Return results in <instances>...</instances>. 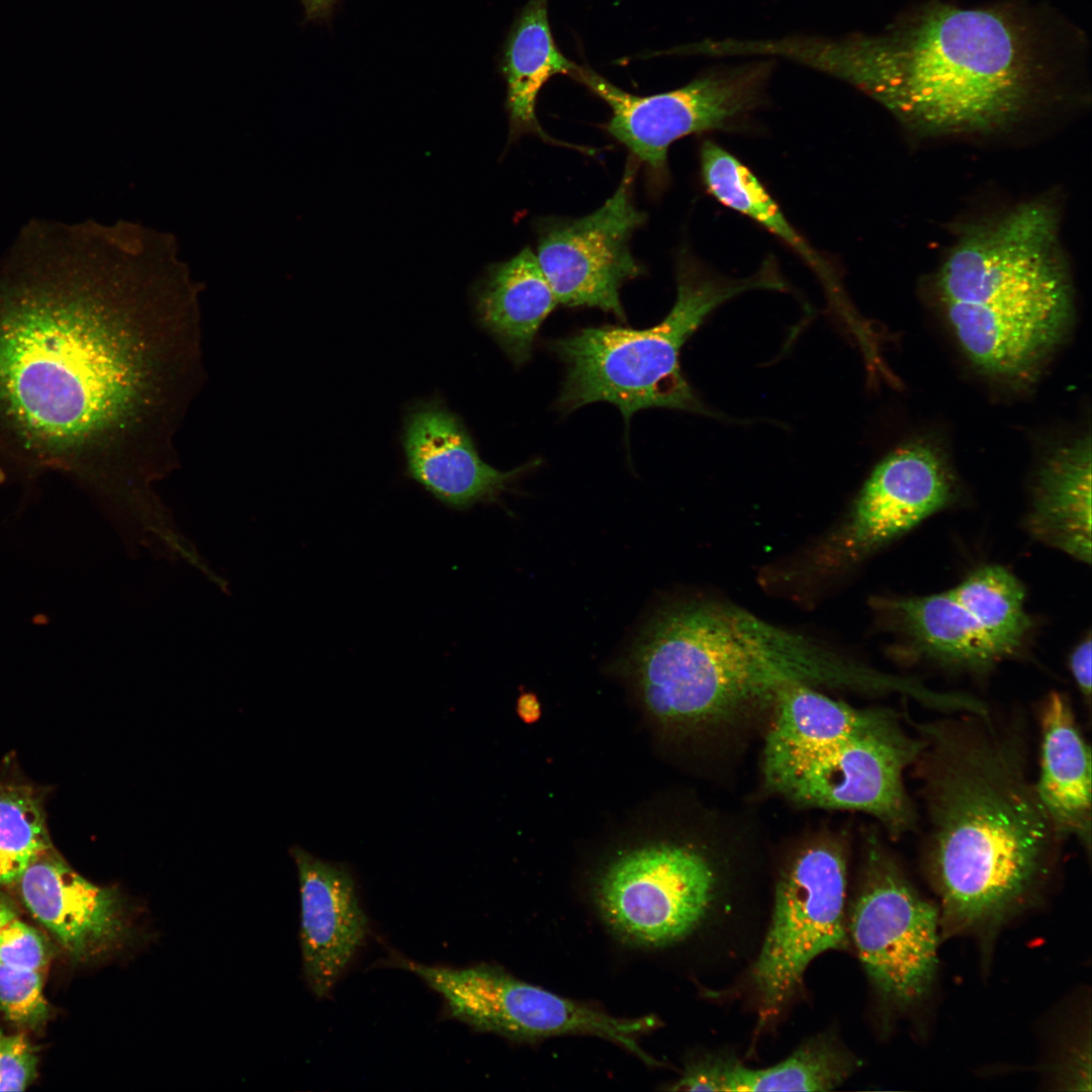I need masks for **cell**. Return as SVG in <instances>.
<instances>
[{"label": "cell", "mask_w": 1092, "mask_h": 1092, "mask_svg": "<svg viewBox=\"0 0 1092 1092\" xmlns=\"http://www.w3.org/2000/svg\"><path fill=\"white\" fill-rule=\"evenodd\" d=\"M576 66L554 42L547 0H529L511 29L503 62L513 133L534 132L543 140L552 141L536 117L538 92L553 75H570Z\"/></svg>", "instance_id": "obj_24"}, {"label": "cell", "mask_w": 1092, "mask_h": 1092, "mask_svg": "<svg viewBox=\"0 0 1092 1092\" xmlns=\"http://www.w3.org/2000/svg\"><path fill=\"white\" fill-rule=\"evenodd\" d=\"M557 304L530 248L490 267L476 291L479 322L518 366L530 359L536 335Z\"/></svg>", "instance_id": "obj_20"}, {"label": "cell", "mask_w": 1092, "mask_h": 1092, "mask_svg": "<svg viewBox=\"0 0 1092 1092\" xmlns=\"http://www.w3.org/2000/svg\"><path fill=\"white\" fill-rule=\"evenodd\" d=\"M885 607L911 644L940 663L982 670L1003 659L950 590L891 600Z\"/></svg>", "instance_id": "obj_22"}, {"label": "cell", "mask_w": 1092, "mask_h": 1092, "mask_svg": "<svg viewBox=\"0 0 1092 1092\" xmlns=\"http://www.w3.org/2000/svg\"><path fill=\"white\" fill-rule=\"evenodd\" d=\"M403 447L411 477L456 510L496 500L511 481L536 463L510 471L488 465L462 422L437 401L422 402L408 412Z\"/></svg>", "instance_id": "obj_17"}, {"label": "cell", "mask_w": 1092, "mask_h": 1092, "mask_svg": "<svg viewBox=\"0 0 1092 1092\" xmlns=\"http://www.w3.org/2000/svg\"><path fill=\"white\" fill-rule=\"evenodd\" d=\"M845 893V859L832 845L805 849L781 875L752 972L764 1016L787 1002L815 958L847 946Z\"/></svg>", "instance_id": "obj_12"}, {"label": "cell", "mask_w": 1092, "mask_h": 1092, "mask_svg": "<svg viewBox=\"0 0 1092 1092\" xmlns=\"http://www.w3.org/2000/svg\"><path fill=\"white\" fill-rule=\"evenodd\" d=\"M636 164L625 168L615 193L579 218L548 217L537 224V259L558 303L597 307L626 321L623 284L643 273L630 240L646 215L633 201Z\"/></svg>", "instance_id": "obj_13"}, {"label": "cell", "mask_w": 1092, "mask_h": 1092, "mask_svg": "<svg viewBox=\"0 0 1092 1092\" xmlns=\"http://www.w3.org/2000/svg\"><path fill=\"white\" fill-rule=\"evenodd\" d=\"M988 716L917 725L925 862L944 937L991 939L1035 901L1061 840L1019 746Z\"/></svg>", "instance_id": "obj_3"}, {"label": "cell", "mask_w": 1092, "mask_h": 1092, "mask_svg": "<svg viewBox=\"0 0 1092 1092\" xmlns=\"http://www.w3.org/2000/svg\"><path fill=\"white\" fill-rule=\"evenodd\" d=\"M116 259L96 223L36 218L0 257V434L17 453H92L144 396L148 364Z\"/></svg>", "instance_id": "obj_1"}, {"label": "cell", "mask_w": 1092, "mask_h": 1092, "mask_svg": "<svg viewBox=\"0 0 1092 1092\" xmlns=\"http://www.w3.org/2000/svg\"><path fill=\"white\" fill-rule=\"evenodd\" d=\"M641 692L664 723L706 726L771 703L791 685L902 693L904 677L853 662L726 603L669 606L633 646Z\"/></svg>", "instance_id": "obj_4"}, {"label": "cell", "mask_w": 1092, "mask_h": 1092, "mask_svg": "<svg viewBox=\"0 0 1092 1092\" xmlns=\"http://www.w3.org/2000/svg\"><path fill=\"white\" fill-rule=\"evenodd\" d=\"M953 482L942 455L923 442L888 454L867 479L846 526L845 545L873 551L908 532L951 499Z\"/></svg>", "instance_id": "obj_15"}, {"label": "cell", "mask_w": 1092, "mask_h": 1092, "mask_svg": "<svg viewBox=\"0 0 1092 1092\" xmlns=\"http://www.w3.org/2000/svg\"><path fill=\"white\" fill-rule=\"evenodd\" d=\"M540 704L535 695L527 693L518 700V713L527 723H533L540 717Z\"/></svg>", "instance_id": "obj_31"}, {"label": "cell", "mask_w": 1092, "mask_h": 1092, "mask_svg": "<svg viewBox=\"0 0 1092 1092\" xmlns=\"http://www.w3.org/2000/svg\"><path fill=\"white\" fill-rule=\"evenodd\" d=\"M951 595L988 636L1002 658L1017 652L1031 629L1018 578L999 565L978 568Z\"/></svg>", "instance_id": "obj_25"}, {"label": "cell", "mask_w": 1092, "mask_h": 1092, "mask_svg": "<svg viewBox=\"0 0 1092 1092\" xmlns=\"http://www.w3.org/2000/svg\"><path fill=\"white\" fill-rule=\"evenodd\" d=\"M0 1008L23 1024H36L48 1013L39 971L17 969L0 963Z\"/></svg>", "instance_id": "obj_27"}, {"label": "cell", "mask_w": 1092, "mask_h": 1092, "mask_svg": "<svg viewBox=\"0 0 1092 1092\" xmlns=\"http://www.w3.org/2000/svg\"><path fill=\"white\" fill-rule=\"evenodd\" d=\"M290 854L300 889V948L305 981L316 998L330 995L370 932L355 879L341 863L300 846Z\"/></svg>", "instance_id": "obj_16"}, {"label": "cell", "mask_w": 1092, "mask_h": 1092, "mask_svg": "<svg viewBox=\"0 0 1092 1092\" xmlns=\"http://www.w3.org/2000/svg\"><path fill=\"white\" fill-rule=\"evenodd\" d=\"M36 1057L20 1035L0 1033V1091H22L36 1073Z\"/></svg>", "instance_id": "obj_29"}, {"label": "cell", "mask_w": 1092, "mask_h": 1092, "mask_svg": "<svg viewBox=\"0 0 1092 1092\" xmlns=\"http://www.w3.org/2000/svg\"><path fill=\"white\" fill-rule=\"evenodd\" d=\"M1027 518L1041 542L1091 561V442L1081 437L1055 450L1039 468Z\"/></svg>", "instance_id": "obj_19"}, {"label": "cell", "mask_w": 1092, "mask_h": 1092, "mask_svg": "<svg viewBox=\"0 0 1092 1092\" xmlns=\"http://www.w3.org/2000/svg\"><path fill=\"white\" fill-rule=\"evenodd\" d=\"M853 1062L830 1038L815 1037L782 1062L750 1069L735 1060L706 1058L688 1066L672 1091H828L850 1074Z\"/></svg>", "instance_id": "obj_21"}, {"label": "cell", "mask_w": 1092, "mask_h": 1092, "mask_svg": "<svg viewBox=\"0 0 1092 1092\" xmlns=\"http://www.w3.org/2000/svg\"><path fill=\"white\" fill-rule=\"evenodd\" d=\"M763 748L766 786L807 807L861 811L894 836L916 823L903 776L923 742L890 712L856 709L805 685L783 688Z\"/></svg>", "instance_id": "obj_6"}, {"label": "cell", "mask_w": 1092, "mask_h": 1092, "mask_svg": "<svg viewBox=\"0 0 1092 1092\" xmlns=\"http://www.w3.org/2000/svg\"><path fill=\"white\" fill-rule=\"evenodd\" d=\"M1053 32L1043 14L1019 1L931 0L881 33L805 35L795 55L924 128L980 130L1018 117L1065 65Z\"/></svg>", "instance_id": "obj_2"}, {"label": "cell", "mask_w": 1092, "mask_h": 1092, "mask_svg": "<svg viewBox=\"0 0 1092 1092\" xmlns=\"http://www.w3.org/2000/svg\"><path fill=\"white\" fill-rule=\"evenodd\" d=\"M51 846L40 794L26 784L0 783V885L17 884Z\"/></svg>", "instance_id": "obj_26"}, {"label": "cell", "mask_w": 1092, "mask_h": 1092, "mask_svg": "<svg viewBox=\"0 0 1092 1092\" xmlns=\"http://www.w3.org/2000/svg\"><path fill=\"white\" fill-rule=\"evenodd\" d=\"M701 175L707 191L723 205L760 224L794 250L824 282L834 302L845 301L837 275L795 230L755 175L735 156L713 141L700 150Z\"/></svg>", "instance_id": "obj_23"}, {"label": "cell", "mask_w": 1092, "mask_h": 1092, "mask_svg": "<svg viewBox=\"0 0 1092 1092\" xmlns=\"http://www.w3.org/2000/svg\"><path fill=\"white\" fill-rule=\"evenodd\" d=\"M774 59L717 67L664 93L630 94L587 67L571 72L612 109L608 131L658 178L667 172V150L693 133L742 126L764 102Z\"/></svg>", "instance_id": "obj_8"}, {"label": "cell", "mask_w": 1092, "mask_h": 1092, "mask_svg": "<svg viewBox=\"0 0 1092 1092\" xmlns=\"http://www.w3.org/2000/svg\"><path fill=\"white\" fill-rule=\"evenodd\" d=\"M394 963L438 992L452 1017L476 1030L522 1040L595 1035L619 1043L647 1064H654L637 1042L638 1035L655 1027L656 1019L652 1016L614 1017L489 965L453 969L404 959Z\"/></svg>", "instance_id": "obj_9"}, {"label": "cell", "mask_w": 1092, "mask_h": 1092, "mask_svg": "<svg viewBox=\"0 0 1092 1092\" xmlns=\"http://www.w3.org/2000/svg\"><path fill=\"white\" fill-rule=\"evenodd\" d=\"M713 861L689 845L657 844L625 853L601 876L596 900L608 926L624 940L664 947L691 935L718 895Z\"/></svg>", "instance_id": "obj_11"}, {"label": "cell", "mask_w": 1092, "mask_h": 1092, "mask_svg": "<svg viewBox=\"0 0 1092 1092\" xmlns=\"http://www.w3.org/2000/svg\"><path fill=\"white\" fill-rule=\"evenodd\" d=\"M16 918V911L13 905L0 894V929H2L7 923Z\"/></svg>", "instance_id": "obj_32"}, {"label": "cell", "mask_w": 1092, "mask_h": 1092, "mask_svg": "<svg viewBox=\"0 0 1092 1092\" xmlns=\"http://www.w3.org/2000/svg\"><path fill=\"white\" fill-rule=\"evenodd\" d=\"M1037 796L1060 838L1074 836L1090 849L1091 752L1068 700L1051 693L1040 712Z\"/></svg>", "instance_id": "obj_18"}, {"label": "cell", "mask_w": 1092, "mask_h": 1092, "mask_svg": "<svg viewBox=\"0 0 1092 1092\" xmlns=\"http://www.w3.org/2000/svg\"><path fill=\"white\" fill-rule=\"evenodd\" d=\"M786 288L771 258L753 275L736 279L714 273L686 253L677 261L675 302L659 324L644 330L589 327L549 342L548 348L566 366L558 407L569 413L607 401L620 410L627 424L636 412L649 407L705 413L680 370L684 344L727 300L750 290Z\"/></svg>", "instance_id": "obj_7"}, {"label": "cell", "mask_w": 1092, "mask_h": 1092, "mask_svg": "<svg viewBox=\"0 0 1092 1092\" xmlns=\"http://www.w3.org/2000/svg\"><path fill=\"white\" fill-rule=\"evenodd\" d=\"M1091 638L1082 640L1072 651L1069 665L1073 677L1082 696L1090 701L1091 697Z\"/></svg>", "instance_id": "obj_30"}, {"label": "cell", "mask_w": 1092, "mask_h": 1092, "mask_svg": "<svg viewBox=\"0 0 1092 1092\" xmlns=\"http://www.w3.org/2000/svg\"><path fill=\"white\" fill-rule=\"evenodd\" d=\"M17 884L32 916L78 961L132 951L149 939L139 904L116 887L96 886L80 876L53 846Z\"/></svg>", "instance_id": "obj_14"}, {"label": "cell", "mask_w": 1092, "mask_h": 1092, "mask_svg": "<svg viewBox=\"0 0 1092 1092\" xmlns=\"http://www.w3.org/2000/svg\"><path fill=\"white\" fill-rule=\"evenodd\" d=\"M1056 211L1020 205L970 229L948 253L936 286L953 336L982 372L1031 380L1068 333L1073 289Z\"/></svg>", "instance_id": "obj_5"}, {"label": "cell", "mask_w": 1092, "mask_h": 1092, "mask_svg": "<svg viewBox=\"0 0 1092 1092\" xmlns=\"http://www.w3.org/2000/svg\"><path fill=\"white\" fill-rule=\"evenodd\" d=\"M334 0H302L307 13L310 16L325 12Z\"/></svg>", "instance_id": "obj_33"}, {"label": "cell", "mask_w": 1092, "mask_h": 1092, "mask_svg": "<svg viewBox=\"0 0 1092 1092\" xmlns=\"http://www.w3.org/2000/svg\"><path fill=\"white\" fill-rule=\"evenodd\" d=\"M49 952L41 935L16 918L0 929V963L17 969L40 971Z\"/></svg>", "instance_id": "obj_28"}, {"label": "cell", "mask_w": 1092, "mask_h": 1092, "mask_svg": "<svg viewBox=\"0 0 1092 1092\" xmlns=\"http://www.w3.org/2000/svg\"><path fill=\"white\" fill-rule=\"evenodd\" d=\"M848 924L858 959L880 995L908 1010L928 996L938 967L940 917L897 863L873 842Z\"/></svg>", "instance_id": "obj_10"}]
</instances>
